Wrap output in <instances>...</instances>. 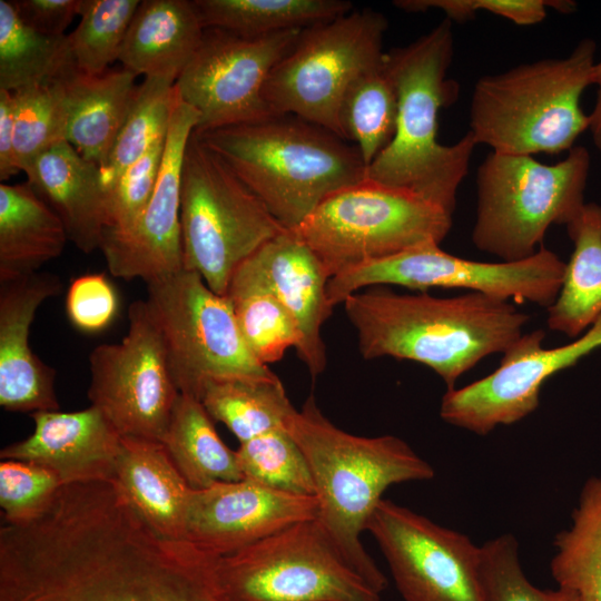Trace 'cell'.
Masks as SVG:
<instances>
[{"mask_svg": "<svg viewBox=\"0 0 601 601\" xmlns=\"http://www.w3.org/2000/svg\"><path fill=\"white\" fill-rule=\"evenodd\" d=\"M397 111V92L384 58L344 93L338 110L341 137L358 149L366 168L392 142Z\"/></svg>", "mask_w": 601, "mask_h": 601, "instance_id": "836d02e7", "label": "cell"}, {"mask_svg": "<svg viewBox=\"0 0 601 601\" xmlns=\"http://www.w3.org/2000/svg\"><path fill=\"white\" fill-rule=\"evenodd\" d=\"M76 70L68 35L48 36L28 26L11 1L0 0V89L55 81Z\"/></svg>", "mask_w": 601, "mask_h": 601, "instance_id": "d6a6232c", "label": "cell"}, {"mask_svg": "<svg viewBox=\"0 0 601 601\" xmlns=\"http://www.w3.org/2000/svg\"><path fill=\"white\" fill-rule=\"evenodd\" d=\"M13 97L14 152L23 171L36 157L65 140L67 108L61 79L11 91Z\"/></svg>", "mask_w": 601, "mask_h": 601, "instance_id": "f35d334b", "label": "cell"}, {"mask_svg": "<svg viewBox=\"0 0 601 601\" xmlns=\"http://www.w3.org/2000/svg\"><path fill=\"white\" fill-rule=\"evenodd\" d=\"M302 31L242 37L205 29L196 52L175 82L179 98L198 114L195 130L253 122L275 115L265 100L264 87Z\"/></svg>", "mask_w": 601, "mask_h": 601, "instance_id": "9a60e30c", "label": "cell"}, {"mask_svg": "<svg viewBox=\"0 0 601 601\" xmlns=\"http://www.w3.org/2000/svg\"><path fill=\"white\" fill-rule=\"evenodd\" d=\"M571 521L554 538L550 572L578 601H601V476L585 481Z\"/></svg>", "mask_w": 601, "mask_h": 601, "instance_id": "1f68e13d", "label": "cell"}, {"mask_svg": "<svg viewBox=\"0 0 601 601\" xmlns=\"http://www.w3.org/2000/svg\"><path fill=\"white\" fill-rule=\"evenodd\" d=\"M129 69L86 75L77 69L61 78L67 108L65 140L99 167L108 158L138 85Z\"/></svg>", "mask_w": 601, "mask_h": 601, "instance_id": "484cf974", "label": "cell"}, {"mask_svg": "<svg viewBox=\"0 0 601 601\" xmlns=\"http://www.w3.org/2000/svg\"><path fill=\"white\" fill-rule=\"evenodd\" d=\"M225 296L246 345L262 364L275 363L289 347H299L296 319L266 287L235 273Z\"/></svg>", "mask_w": 601, "mask_h": 601, "instance_id": "d590c367", "label": "cell"}, {"mask_svg": "<svg viewBox=\"0 0 601 601\" xmlns=\"http://www.w3.org/2000/svg\"><path fill=\"white\" fill-rule=\"evenodd\" d=\"M366 359L391 356L433 370L455 388L484 357L504 353L522 335L530 316L510 300L471 292L455 297L402 295L384 287L344 300Z\"/></svg>", "mask_w": 601, "mask_h": 601, "instance_id": "7a4b0ae2", "label": "cell"}, {"mask_svg": "<svg viewBox=\"0 0 601 601\" xmlns=\"http://www.w3.org/2000/svg\"><path fill=\"white\" fill-rule=\"evenodd\" d=\"M0 601H226L213 556L152 529L111 483L0 529Z\"/></svg>", "mask_w": 601, "mask_h": 601, "instance_id": "6da1fadb", "label": "cell"}, {"mask_svg": "<svg viewBox=\"0 0 601 601\" xmlns=\"http://www.w3.org/2000/svg\"><path fill=\"white\" fill-rule=\"evenodd\" d=\"M404 601H487L481 545L408 508L383 499L367 530Z\"/></svg>", "mask_w": 601, "mask_h": 601, "instance_id": "2e32d148", "label": "cell"}, {"mask_svg": "<svg viewBox=\"0 0 601 601\" xmlns=\"http://www.w3.org/2000/svg\"><path fill=\"white\" fill-rule=\"evenodd\" d=\"M162 443L193 490L244 479L236 451L218 435L200 401L179 394Z\"/></svg>", "mask_w": 601, "mask_h": 601, "instance_id": "f1b7e54d", "label": "cell"}, {"mask_svg": "<svg viewBox=\"0 0 601 601\" xmlns=\"http://www.w3.org/2000/svg\"><path fill=\"white\" fill-rule=\"evenodd\" d=\"M394 6L407 12H425L437 9L451 22H465L484 10L505 18L518 26H533L542 22L548 8L562 13H571L577 3L568 0H397Z\"/></svg>", "mask_w": 601, "mask_h": 601, "instance_id": "7bdbcfd3", "label": "cell"}, {"mask_svg": "<svg viewBox=\"0 0 601 601\" xmlns=\"http://www.w3.org/2000/svg\"><path fill=\"white\" fill-rule=\"evenodd\" d=\"M204 29L242 37L305 30L353 11L343 0H194Z\"/></svg>", "mask_w": 601, "mask_h": 601, "instance_id": "f546056e", "label": "cell"}, {"mask_svg": "<svg viewBox=\"0 0 601 601\" xmlns=\"http://www.w3.org/2000/svg\"><path fill=\"white\" fill-rule=\"evenodd\" d=\"M480 571L487 601H578L568 589H540L530 582L521 566L518 540L511 533L481 545Z\"/></svg>", "mask_w": 601, "mask_h": 601, "instance_id": "ab89813d", "label": "cell"}, {"mask_svg": "<svg viewBox=\"0 0 601 601\" xmlns=\"http://www.w3.org/2000/svg\"><path fill=\"white\" fill-rule=\"evenodd\" d=\"M199 121L197 111L178 93L166 137L154 195L127 231L104 230L100 250L117 278L145 283L184 268L180 229V175L186 144Z\"/></svg>", "mask_w": 601, "mask_h": 601, "instance_id": "ac0fdd59", "label": "cell"}, {"mask_svg": "<svg viewBox=\"0 0 601 601\" xmlns=\"http://www.w3.org/2000/svg\"><path fill=\"white\" fill-rule=\"evenodd\" d=\"M213 564L226 601H381V593L347 564L317 519L214 556Z\"/></svg>", "mask_w": 601, "mask_h": 601, "instance_id": "8fae6325", "label": "cell"}, {"mask_svg": "<svg viewBox=\"0 0 601 601\" xmlns=\"http://www.w3.org/2000/svg\"><path fill=\"white\" fill-rule=\"evenodd\" d=\"M176 100L170 79L146 77L138 85L110 154L99 167L106 193L126 168L167 137Z\"/></svg>", "mask_w": 601, "mask_h": 601, "instance_id": "e575fe53", "label": "cell"}, {"mask_svg": "<svg viewBox=\"0 0 601 601\" xmlns=\"http://www.w3.org/2000/svg\"><path fill=\"white\" fill-rule=\"evenodd\" d=\"M114 483L161 535L185 540L190 486L160 441L121 436Z\"/></svg>", "mask_w": 601, "mask_h": 601, "instance_id": "cb8c5ba5", "label": "cell"}, {"mask_svg": "<svg viewBox=\"0 0 601 601\" xmlns=\"http://www.w3.org/2000/svg\"><path fill=\"white\" fill-rule=\"evenodd\" d=\"M30 415L35 422L32 434L4 446L1 460L42 465L56 474L62 486L115 481L121 435L97 407Z\"/></svg>", "mask_w": 601, "mask_h": 601, "instance_id": "7402d4cb", "label": "cell"}, {"mask_svg": "<svg viewBox=\"0 0 601 601\" xmlns=\"http://www.w3.org/2000/svg\"><path fill=\"white\" fill-rule=\"evenodd\" d=\"M147 284L146 304L161 334L180 394L198 401L214 381L273 378L246 345L231 303L183 268Z\"/></svg>", "mask_w": 601, "mask_h": 601, "instance_id": "30bf717a", "label": "cell"}, {"mask_svg": "<svg viewBox=\"0 0 601 601\" xmlns=\"http://www.w3.org/2000/svg\"><path fill=\"white\" fill-rule=\"evenodd\" d=\"M544 337L542 329L522 334L491 374L462 388L447 390L441 418L477 435L523 420L538 408L540 391L549 377L601 347V315L572 343L544 348Z\"/></svg>", "mask_w": 601, "mask_h": 601, "instance_id": "e0dca14e", "label": "cell"}, {"mask_svg": "<svg viewBox=\"0 0 601 601\" xmlns=\"http://www.w3.org/2000/svg\"><path fill=\"white\" fill-rule=\"evenodd\" d=\"M565 226L574 249L546 322L575 338L601 315V206L585 203Z\"/></svg>", "mask_w": 601, "mask_h": 601, "instance_id": "83f0119b", "label": "cell"}, {"mask_svg": "<svg viewBox=\"0 0 601 601\" xmlns=\"http://www.w3.org/2000/svg\"><path fill=\"white\" fill-rule=\"evenodd\" d=\"M590 160L583 146L552 165L491 151L476 174L475 247L503 262L535 254L551 225H566L584 206Z\"/></svg>", "mask_w": 601, "mask_h": 601, "instance_id": "52a82bcc", "label": "cell"}, {"mask_svg": "<svg viewBox=\"0 0 601 601\" xmlns=\"http://www.w3.org/2000/svg\"><path fill=\"white\" fill-rule=\"evenodd\" d=\"M200 402L209 416L225 424L239 443L287 430L297 412L277 376L214 381L205 386Z\"/></svg>", "mask_w": 601, "mask_h": 601, "instance_id": "4dcf8cb0", "label": "cell"}, {"mask_svg": "<svg viewBox=\"0 0 601 601\" xmlns=\"http://www.w3.org/2000/svg\"><path fill=\"white\" fill-rule=\"evenodd\" d=\"M28 183L62 220L68 238L86 254L99 249L106 227L100 168L60 140L24 170Z\"/></svg>", "mask_w": 601, "mask_h": 601, "instance_id": "603a6c76", "label": "cell"}, {"mask_svg": "<svg viewBox=\"0 0 601 601\" xmlns=\"http://www.w3.org/2000/svg\"><path fill=\"white\" fill-rule=\"evenodd\" d=\"M453 215L423 197L368 178L324 199L295 230L329 279L363 264L440 245Z\"/></svg>", "mask_w": 601, "mask_h": 601, "instance_id": "9c48e42d", "label": "cell"}, {"mask_svg": "<svg viewBox=\"0 0 601 601\" xmlns=\"http://www.w3.org/2000/svg\"><path fill=\"white\" fill-rule=\"evenodd\" d=\"M19 17L35 30L48 36H65L82 0H17L11 1Z\"/></svg>", "mask_w": 601, "mask_h": 601, "instance_id": "f6af8a7d", "label": "cell"}, {"mask_svg": "<svg viewBox=\"0 0 601 601\" xmlns=\"http://www.w3.org/2000/svg\"><path fill=\"white\" fill-rule=\"evenodd\" d=\"M236 455L244 479L287 494L315 496L307 459L287 430L239 443Z\"/></svg>", "mask_w": 601, "mask_h": 601, "instance_id": "74e56055", "label": "cell"}, {"mask_svg": "<svg viewBox=\"0 0 601 601\" xmlns=\"http://www.w3.org/2000/svg\"><path fill=\"white\" fill-rule=\"evenodd\" d=\"M69 240L55 210L31 185H0V282L29 276L59 257Z\"/></svg>", "mask_w": 601, "mask_h": 601, "instance_id": "4316f807", "label": "cell"}, {"mask_svg": "<svg viewBox=\"0 0 601 601\" xmlns=\"http://www.w3.org/2000/svg\"><path fill=\"white\" fill-rule=\"evenodd\" d=\"M196 132L286 229H296L328 196L366 177L353 144L294 115Z\"/></svg>", "mask_w": 601, "mask_h": 601, "instance_id": "5b68a950", "label": "cell"}, {"mask_svg": "<svg viewBox=\"0 0 601 601\" xmlns=\"http://www.w3.org/2000/svg\"><path fill=\"white\" fill-rule=\"evenodd\" d=\"M592 85L597 86V98L592 112L589 115V130L592 140L601 155V59L595 61L592 70Z\"/></svg>", "mask_w": 601, "mask_h": 601, "instance_id": "7dc6e473", "label": "cell"}, {"mask_svg": "<svg viewBox=\"0 0 601 601\" xmlns=\"http://www.w3.org/2000/svg\"><path fill=\"white\" fill-rule=\"evenodd\" d=\"M317 514L316 496L287 494L247 479L217 482L190 490L185 541L223 556Z\"/></svg>", "mask_w": 601, "mask_h": 601, "instance_id": "d6986e66", "label": "cell"}, {"mask_svg": "<svg viewBox=\"0 0 601 601\" xmlns=\"http://www.w3.org/2000/svg\"><path fill=\"white\" fill-rule=\"evenodd\" d=\"M140 2L82 0L79 24L68 35L73 65L79 72L100 75L118 60Z\"/></svg>", "mask_w": 601, "mask_h": 601, "instance_id": "8d00e7d4", "label": "cell"}, {"mask_svg": "<svg viewBox=\"0 0 601 601\" xmlns=\"http://www.w3.org/2000/svg\"><path fill=\"white\" fill-rule=\"evenodd\" d=\"M12 92L0 89V180L6 181L20 169L14 152V118Z\"/></svg>", "mask_w": 601, "mask_h": 601, "instance_id": "bcb514c9", "label": "cell"}, {"mask_svg": "<svg viewBox=\"0 0 601 601\" xmlns=\"http://www.w3.org/2000/svg\"><path fill=\"white\" fill-rule=\"evenodd\" d=\"M235 273L266 287L294 316L302 333L296 352L315 380L326 367L321 328L333 311L326 294L329 276L316 254L295 229H285Z\"/></svg>", "mask_w": 601, "mask_h": 601, "instance_id": "ffe728a7", "label": "cell"}, {"mask_svg": "<svg viewBox=\"0 0 601 601\" xmlns=\"http://www.w3.org/2000/svg\"><path fill=\"white\" fill-rule=\"evenodd\" d=\"M62 484L47 467L27 461L1 460L0 506L4 523L23 524L51 504Z\"/></svg>", "mask_w": 601, "mask_h": 601, "instance_id": "60d3db41", "label": "cell"}, {"mask_svg": "<svg viewBox=\"0 0 601 601\" xmlns=\"http://www.w3.org/2000/svg\"><path fill=\"white\" fill-rule=\"evenodd\" d=\"M597 43L581 40L564 58H548L481 77L470 104L476 144L509 155L560 154L589 129L581 107L592 85Z\"/></svg>", "mask_w": 601, "mask_h": 601, "instance_id": "8992f818", "label": "cell"}, {"mask_svg": "<svg viewBox=\"0 0 601 601\" xmlns=\"http://www.w3.org/2000/svg\"><path fill=\"white\" fill-rule=\"evenodd\" d=\"M204 30L191 1H141L118 60L137 76L176 82L196 52Z\"/></svg>", "mask_w": 601, "mask_h": 601, "instance_id": "d4e9b609", "label": "cell"}, {"mask_svg": "<svg viewBox=\"0 0 601 601\" xmlns=\"http://www.w3.org/2000/svg\"><path fill=\"white\" fill-rule=\"evenodd\" d=\"M386 29L381 12L364 9L303 30L265 83L273 112L297 116L341 137L343 96L361 73L382 62Z\"/></svg>", "mask_w": 601, "mask_h": 601, "instance_id": "7c38bea8", "label": "cell"}, {"mask_svg": "<svg viewBox=\"0 0 601 601\" xmlns=\"http://www.w3.org/2000/svg\"><path fill=\"white\" fill-rule=\"evenodd\" d=\"M61 290L60 277L50 272L0 282V405L7 411L60 408L56 371L33 353L29 334L37 309Z\"/></svg>", "mask_w": 601, "mask_h": 601, "instance_id": "44dd1931", "label": "cell"}, {"mask_svg": "<svg viewBox=\"0 0 601 601\" xmlns=\"http://www.w3.org/2000/svg\"><path fill=\"white\" fill-rule=\"evenodd\" d=\"M452 26L445 18L411 43L385 51L397 92V125L392 142L366 168V178L418 195L453 215L477 144L469 131L453 145L437 141L439 112L457 95L447 78Z\"/></svg>", "mask_w": 601, "mask_h": 601, "instance_id": "277c9868", "label": "cell"}, {"mask_svg": "<svg viewBox=\"0 0 601 601\" xmlns=\"http://www.w3.org/2000/svg\"><path fill=\"white\" fill-rule=\"evenodd\" d=\"M180 229L184 268L225 296L237 268L286 228L194 130L181 165Z\"/></svg>", "mask_w": 601, "mask_h": 601, "instance_id": "ba28073f", "label": "cell"}, {"mask_svg": "<svg viewBox=\"0 0 601 601\" xmlns=\"http://www.w3.org/2000/svg\"><path fill=\"white\" fill-rule=\"evenodd\" d=\"M89 366L88 398L117 432L162 442L180 393L145 299L128 308L122 339L93 348Z\"/></svg>", "mask_w": 601, "mask_h": 601, "instance_id": "5bb4252c", "label": "cell"}, {"mask_svg": "<svg viewBox=\"0 0 601 601\" xmlns=\"http://www.w3.org/2000/svg\"><path fill=\"white\" fill-rule=\"evenodd\" d=\"M287 431L311 467L316 519L347 564L382 593L387 579L364 548L362 532L391 485L432 480L434 469L397 436L364 437L338 428L313 395L294 414Z\"/></svg>", "mask_w": 601, "mask_h": 601, "instance_id": "3957f363", "label": "cell"}, {"mask_svg": "<svg viewBox=\"0 0 601 601\" xmlns=\"http://www.w3.org/2000/svg\"><path fill=\"white\" fill-rule=\"evenodd\" d=\"M566 263L540 246L516 262L484 263L449 254L436 244L370 262L332 277L327 299L332 307L368 286L398 285L411 289L463 288L518 303L549 308L562 287Z\"/></svg>", "mask_w": 601, "mask_h": 601, "instance_id": "4fadbf2b", "label": "cell"}, {"mask_svg": "<svg viewBox=\"0 0 601 601\" xmlns=\"http://www.w3.org/2000/svg\"><path fill=\"white\" fill-rule=\"evenodd\" d=\"M118 296L102 273L73 278L66 295V314L79 331L97 333L107 328L116 317Z\"/></svg>", "mask_w": 601, "mask_h": 601, "instance_id": "ee69618b", "label": "cell"}, {"mask_svg": "<svg viewBox=\"0 0 601 601\" xmlns=\"http://www.w3.org/2000/svg\"><path fill=\"white\" fill-rule=\"evenodd\" d=\"M166 138L126 168L106 193L105 230H129L150 201L161 169Z\"/></svg>", "mask_w": 601, "mask_h": 601, "instance_id": "b9f144b4", "label": "cell"}]
</instances>
